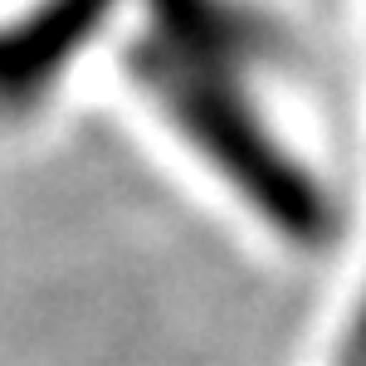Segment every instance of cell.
Here are the masks:
<instances>
[{"mask_svg":"<svg viewBox=\"0 0 366 366\" xmlns=\"http://www.w3.org/2000/svg\"><path fill=\"white\" fill-rule=\"evenodd\" d=\"M249 54H259V34L229 0H152L147 29L127 44V69L171 127L229 176L259 215L312 234L322 200L239 98V64Z\"/></svg>","mask_w":366,"mask_h":366,"instance_id":"cell-1","label":"cell"},{"mask_svg":"<svg viewBox=\"0 0 366 366\" xmlns=\"http://www.w3.org/2000/svg\"><path fill=\"white\" fill-rule=\"evenodd\" d=\"M117 0H20L0 15V122L20 127L59 98L69 69L113 25Z\"/></svg>","mask_w":366,"mask_h":366,"instance_id":"cell-2","label":"cell"}]
</instances>
